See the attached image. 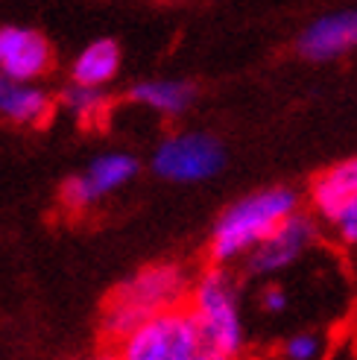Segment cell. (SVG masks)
<instances>
[{
	"label": "cell",
	"mask_w": 357,
	"mask_h": 360,
	"mask_svg": "<svg viewBox=\"0 0 357 360\" xmlns=\"http://www.w3.org/2000/svg\"><path fill=\"white\" fill-rule=\"evenodd\" d=\"M193 273L178 261H155L123 278L100 311V337L105 346H117L129 331L158 311L188 304Z\"/></svg>",
	"instance_id": "cell-1"
},
{
	"label": "cell",
	"mask_w": 357,
	"mask_h": 360,
	"mask_svg": "<svg viewBox=\"0 0 357 360\" xmlns=\"http://www.w3.org/2000/svg\"><path fill=\"white\" fill-rule=\"evenodd\" d=\"M299 193L293 188H264L243 196V200L231 202L211 229L208 240V261L211 264H235L243 261L270 231L299 211Z\"/></svg>",
	"instance_id": "cell-2"
},
{
	"label": "cell",
	"mask_w": 357,
	"mask_h": 360,
	"mask_svg": "<svg viewBox=\"0 0 357 360\" xmlns=\"http://www.w3.org/2000/svg\"><path fill=\"white\" fill-rule=\"evenodd\" d=\"M188 308L202 334L205 352L240 357L246 346V331L240 319L238 281L223 264H208L193 276Z\"/></svg>",
	"instance_id": "cell-3"
},
{
	"label": "cell",
	"mask_w": 357,
	"mask_h": 360,
	"mask_svg": "<svg viewBox=\"0 0 357 360\" xmlns=\"http://www.w3.org/2000/svg\"><path fill=\"white\" fill-rule=\"evenodd\" d=\"M112 349L117 360H196L205 352L188 304L152 314Z\"/></svg>",
	"instance_id": "cell-4"
},
{
	"label": "cell",
	"mask_w": 357,
	"mask_h": 360,
	"mask_svg": "<svg viewBox=\"0 0 357 360\" xmlns=\"http://www.w3.org/2000/svg\"><path fill=\"white\" fill-rule=\"evenodd\" d=\"M226 167L223 143L208 132H176L152 153V173L167 182H205Z\"/></svg>",
	"instance_id": "cell-5"
},
{
	"label": "cell",
	"mask_w": 357,
	"mask_h": 360,
	"mask_svg": "<svg viewBox=\"0 0 357 360\" xmlns=\"http://www.w3.org/2000/svg\"><path fill=\"white\" fill-rule=\"evenodd\" d=\"M141 165L138 158L129 153H103L97 155L91 165L85 167V173L67 176L59 188V202L70 214H85L91 211L100 200H105L109 193L123 188L126 182L138 176Z\"/></svg>",
	"instance_id": "cell-6"
},
{
	"label": "cell",
	"mask_w": 357,
	"mask_h": 360,
	"mask_svg": "<svg viewBox=\"0 0 357 360\" xmlns=\"http://www.w3.org/2000/svg\"><path fill=\"white\" fill-rule=\"evenodd\" d=\"M316 235H319V229L311 214H305L301 208L293 211L290 217H284L270 235L243 258L246 276L266 278V276H275L281 269L293 266L313 246Z\"/></svg>",
	"instance_id": "cell-7"
},
{
	"label": "cell",
	"mask_w": 357,
	"mask_h": 360,
	"mask_svg": "<svg viewBox=\"0 0 357 360\" xmlns=\"http://www.w3.org/2000/svg\"><path fill=\"white\" fill-rule=\"evenodd\" d=\"M53 47L39 30L6 24L0 27V74L15 82H35L50 74Z\"/></svg>",
	"instance_id": "cell-8"
},
{
	"label": "cell",
	"mask_w": 357,
	"mask_h": 360,
	"mask_svg": "<svg viewBox=\"0 0 357 360\" xmlns=\"http://www.w3.org/2000/svg\"><path fill=\"white\" fill-rule=\"evenodd\" d=\"M296 47L311 62H331L343 56L351 47H357V9H343L316 18L313 24L301 30Z\"/></svg>",
	"instance_id": "cell-9"
},
{
	"label": "cell",
	"mask_w": 357,
	"mask_h": 360,
	"mask_svg": "<svg viewBox=\"0 0 357 360\" xmlns=\"http://www.w3.org/2000/svg\"><path fill=\"white\" fill-rule=\"evenodd\" d=\"M56 100L35 82H15L0 74V117L15 126H47Z\"/></svg>",
	"instance_id": "cell-10"
},
{
	"label": "cell",
	"mask_w": 357,
	"mask_h": 360,
	"mask_svg": "<svg viewBox=\"0 0 357 360\" xmlns=\"http://www.w3.org/2000/svg\"><path fill=\"white\" fill-rule=\"evenodd\" d=\"M351 196H357V155L343 158L337 165L325 167L316 179H311L308 200L319 220L331 223L334 214L340 211Z\"/></svg>",
	"instance_id": "cell-11"
},
{
	"label": "cell",
	"mask_w": 357,
	"mask_h": 360,
	"mask_svg": "<svg viewBox=\"0 0 357 360\" xmlns=\"http://www.w3.org/2000/svg\"><path fill=\"white\" fill-rule=\"evenodd\" d=\"M129 100L147 105V109L164 117H178L193 105L196 88L185 79H144L129 88Z\"/></svg>",
	"instance_id": "cell-12"
},
{
	"label": "cell",
	"mask_w": 357,
	"mask_h": 360,
	"mask_svg": "<svg viewBox=\"0 0 357 360\" xmlns=\"http://www.w3.org/2000/svg\"><path fill=\"white\" fill-rule=\"evenodd\" d=\"M120 47L112 39H97L79 50V56L70 65V82L105 88L120 74Z\"/></svg>",
	"instance_id": "cell-13"
},
{
	"label": "cell",
	"mask_w": 357,
	"mask_h": 360,
	"mask_svg": "<svg viewBox=\"0 0 357 360\" xmlns=\"http://www.w3.org/2000/svg\"><path fill=\"white\" fill-rule=\"evenodd\" d=\"M59 103L79 126H85V129L103 126L105 117H109V109H112V97L105 94V88L79 85V82H70L59 94Z\"/></svg>",
	"instance_id": "cell-14"
},
{
	"label": "cell",
	"mask_w": 357,
	"mask_h": 360,
	"mask_svg": "<svg viewBox=\"0 0 357 360\" xmlns=\"http://www.w3.org/2000/svg\"><path fill=\"white\" fill-rule=\"evenodd\" d=\"M325 349V337L319 331H299L278 346L275 360H323Z\"/></svg>",
	"instance_id": "cell-15"
},
{
	"label": "cell",
	"mask_w": 357,
	"mask_h": 360,
	"mask_svg": "<svg viewBox=\"0 0 357 360\" xmlns=\"http://www.w3.org/2000/svg\"><path fill=\"white\" fill-rule=\"evenodd\" d=\"M331 229H334L337 240H340L346 249L357 252V196H351V200L334 214Z\"/></svg>",
	"instance_id": "cell-16"
},
{
	"label": "cell",
	"mask_w": 357,
	"mask_h": 360,
	"mask_svg": "<svg viewBox=\"0 0 357 360\" xmlns=\"http://www.w3.org/2000/svg\"><path fill=\"white\" fill-rule=\"evenodd\" d=\"M287 290H284L281 284H266L261 290V308L266 314H281L284 308H287Z\"/></svg>",
	"instance_id": "cell-17"
},
{
	"label": "cell",
	"mask_w": 357,
	"mask_h": 360,
	"mask_svg": "<svg viewBox=\"0 0 357 360\" xmlns=\"http://www.w3.org/2000/svg\"><path fill=\"white\" fill-rule=\"evenodd\" d=\"M88 360H117V354H115V349H112V346H105L103 352H97L94 357H88Z\"/></svg>",
	"instance_id": "cell-18"
},
{
	"label": "cell",
	"mask_w": 357,
	"mask_h": 360,
	"mask_svg": "<svg viewBox=\"0 0 357 360\" xmlns=\"http://www.w3.org/2000/svg\"><path fill=\"white\" fill-rule=\"evenodd\" d=\"M196 360H238V357H226V354H214V352H202Z\"/></svg>",
	"instance_id": "cell-19"
}]
</instances>
